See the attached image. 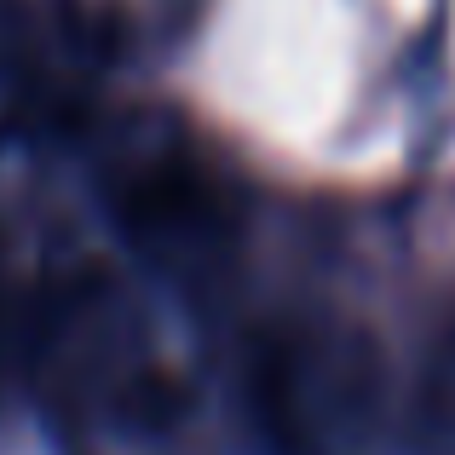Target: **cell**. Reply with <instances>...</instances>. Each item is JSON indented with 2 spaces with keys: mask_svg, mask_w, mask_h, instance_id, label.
I'll return each mask as SVG.
<instances>
[{
  "mask_svg": "<svg viewBox=\"0 0 455 455\" xmlns=\"http://www.w3.org/2000/svg\"><path fill=\"white\" fill-rule=\"evenodd\" d=\"M122 213L150 243H208V231H220V185L185 162H150L122 185Z\"/></svg>",
  "mask_w": 455,
  "mask_h": 455,
  "instance_id": "2",
  "label": "cell"
},
{
  "mask_svg": "<svg viewBox=\"0 0 455 455\" xmlns=\"http://www.w3.org/2000/svg\"><path fill=\"white\" fill-rule=\"evenodd\" d=\"M380 369L352 329H294L266 363V415L289 444L323 450L334 433L369 415Z\"/></svg>",
  "mask_w": 455,
  "mask_h": 455,
  "instance_id": "1",
  "label": "cell"
}]
</instances>
